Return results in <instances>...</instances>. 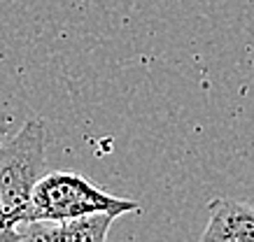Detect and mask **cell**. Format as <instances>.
<instances>
[{"label": "cell", "mask_w": 254, "mask_h": 242, "mask_svg": "<svg viewBox=\"0 0 254 242\" xmlns=\"http://www.w3.org/2000/svg\"><path fill=\"white\" fill-rule=\"evenodd\" d=\"M47 128L38 117L19 131L0 133V242L21 240L19 228L28 221L31 198L45 175Z\"/></svg>", "instance_id": "1"}, {"label": "cell", "mask_w": 254, "mask_h": 242, "mask_svg": "<svg viewBox=\"0 0 254 242\" xmlns=\"http://www.w3.org/2000/svg\"><path fill=\"white\" fill-rule=\"evenodd\" d=\"M89 212H115L122 217L128 212H140V203L108 194L96 182L77 172H45L35 184L26 224L59 221Z\"/></svg>", "instance_id": "2"}, {"label": "cell", "mask_w": 254, "mask_h": 242, "mask_svg": "<svg viewBox=\"0 0 254 242\" xmlns=\"http://www.w3.org/2000/svg\"><path fill=\"white\" fill-rule=\"evenodd\" d=\"M119 214L115 212H89L59 221H33L19 228L21 240L40 242H103Z\"/></svg>", "instance_id": "3"}, {"label": "cell", "mask_w": 254, "mask_h": 242, "mask_svg": "<svg viewBox=\"0 0 254 242\" xmlns=\"http://www.w3.org/2000/svg\"><path fill=\"white\" fill-rule=\"evenodd\" d=\"M208 210V226L200 235L203 242H254V205L215 198Z\"/></svg>", "instance_id": "4"}]
</instances>
